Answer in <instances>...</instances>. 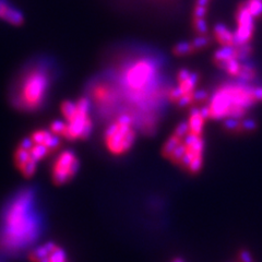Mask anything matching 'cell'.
Segmentation results:
<instances>
[{"label": "cell", "instance_id": "1", "mask_svg": "<svg viewBox=\"0 0 262 262\" xmlns=\"http://www.w3.org/2000/svg\"><path fill=\"white\" fill-rule=\"evenodd\" d=\"M43 226L36 192L32 188H24L11 196L2 213L0 251L19 255L33 249L42 235Z\"/></svg>", "mask_w": 262, "mask_h": 262}, {"label": "cell", "instance_id": "2", "mask_svg": "<svg viewBox=\"0 0 262 262\" xmlns=\"http://www.w3.org/2000/svg\"><path fill=\"white\" fill-rule=\"evenodd\" d=\"M60 110L63 120H56L49 130L66 140H83L92 133L93 121L90 116V101L82 97L77 102L66 101Z\"/></svg>", "mask_w": 262, "mask_h": 262}, {"label": "cell", "instance_id": "3", "mask_svg": "<svg viewBox=\"0 0 262 262\" xmlns=\"http://www.w3.org/2000/svg\"><path fill=\"white\" fill-rule=\"evenodd\" d=\"M51 85L49 71L44 66H35L28 70L20 80L16 102L24 111H35L43 105Z\"/></svg>", "mask_w": 262, "mask_h": 262}, {"label": "cell", "instance_id": "4", "mask_svg": "<svg viewBox=\"0 0 262 262\" xmlns=\"http://www.w3.org/2000/svg\"><path fill=\"white\" fill-rule=\"evenodd\" d=\"M136 124L128 113L120 114L105 131V146L114 155H122L136 141Z\"/></svg>", "mask_w": 262, "mask_h": 262}, {"label": "cell", "instance_id": "5", "mask_svg": "<svg viewBox=\"0 0 262 262\" xmlns=\"http://www.w3.org/2000/svg\"><path fill=\"white\" fill-rule=\"evenodd\" d=\"M79 165V159L73 151L64 150L59 153L54 160L52 166V179L54 184H68L77 175Z\"/></svg>", "mask_w": 262, "mask_h": 262}, {"label": "cell", "instance_id": "6", "mask_svg": "<svg viewBox=\"0 0 262 262\" xmlns=\"http://www.w3.org/2000/svg\"><path fill=\"white\" fill-rule=\"evenodd\" d=\"M237 30L235 32V46L250 44L255 33V18L249 12L245 2L241 3L236 9Z\"/></svg>", "mask_w": 262, "mask_h": 262}, {"label": "cell", "instance_id": "7", "mask_svg": "<svg viewBox=\"0 0 262 262\" xmlns=\"http://www.w3.org/2000/svg\"><path fill=\"white\" fill-rule=\"evenodd\" d=\"M120 93L108 82L100 81L92 88L91 97L95 105L104 112H111L117 104Z\"/></svg>", "mask_w": 262, "mask_h": 262}, {"label": "cell", "instance_id": "8", "mask_svg": "<svg viewBox=\"0 0 262 262\" xmlns=\"http://www.w3.org/2000/svg\"><path fill=\"white\" fill-rule=\"evenodd\" d=\"M30 259L32 262H69L64 250L54 243L36 246L31 250Z\"/></svg>", "mask_w": 262, "mask_h": 262}, {"label": "cell", "instance_id": "9", "mask_svg": "<svg viewBox=\"0 0 262 262\" xmlns=\"http://www.w3.org/2000/svg\"><path fill=\"white\" fill-rule=\"evenodd\" d=\"M14 163L18 170L26 177L34 175L38 166V163L33 159L28 146L23 142H21L19 146L16 147L14 153Z\"/></svg>", "mask_w": 262, "mask_h": 262}, {"label": "cell", "instance_id": "10", "mask_svg": "<svg viewBox=\"0 0 262 262\" xmlns=\"http://www.w3.org/2000/svg\"><path fill=\"white\" fill-rule=\"evenodd\" d=\"M213 34L221 46H235V33L229 31L224 24H217Z\"/></svg>", "mask_w": 262, "mask_h": 262}, {"label": "cell", "instance_id": "11", "mask_svg": "<svg viewBox=\"0 0 262 262\" xmlns=\"http://www.w3.org/2000/svg\"><path fill=\"white\" fill-rule=\"evenodd\" d=\"M206 118L202 116V114L200 112V108L198 107H193L190 112L189 118H188V126H189V131L192 134L195 135H202L203 131V126L204 122H206Z\"/></svg>", "mask_w": 262, "mask_h": 262}, {"label": "cell", "instance_id": "12", "mask_svg": "<svg viewBox=\"0 0 262 262\" xmlns=\"http://www.w3.org/2000/svg\"><path fill=\"white\" fill-rule=\"evenodd\" d=\"M245 4L253 18H262V0H245Z\"/></svg>", "mask_w": 262, "mask_h": 262}, {"label": "cell", "instance_id": "13", "mask_svg": "<svg viewBox=\"0 0 262 262\" xmlns=\"http://www.w3.org/2000/svg\"><path fill=\"white\" fill-rule=\"evenodd\" d=\"M192 53H195L192 42L179 43L174 48V54L177 56H186V55H190Z\"/></svg>", "mask_w": 262, "mask_h": 262}, {"label": "cell", "instance_id": "14", "mask_svg": "<svg viewBox=\"0 0 262 262\" xmlns=\"http://www.w3.org/2000/svg\"><path fill=\"white\" fill-rule=\"evenodd\" d=\"M223 127L226 131H231V133H242L241 120L234 117H227L223 122Z\"/></svg>", "mask_w": 262, "mask_h": 262}, {"label": "cell", "instance_id": "15", "mask_svg": "<svg viewBox=\"0 0 262 262\" xmlns=\"http://www.w3.org/2000/svg\"><path fill=\"white\" fill-rule=\"evenodd\" d=\"M193 29L198 35H208V24L204 18H193Z\"/></svg>", "mask_w": 262, "mask_h": 262}, {"label": "cell", "instance_id": "16", "mask_svg": "<svg viewBox=\"0 0 262 262\" xmlns=\"http://www.w3.org/2000/svg\"><path fill=\"white\" fill-rule=\"evenodd\" d=\"M257 127H258L257 121L251 118H246L241 121L242 133H251V131H255Z\"/></svg>", "mask_w": 262, "mask_h": 262}, {"label": "cell", "instance_id": "17", "mask_svg": "<svg viewBox=\"0 0 262 262\" xmlns=\"http://www.w3.org/2000/svg\"><path fill=\"white\" fill-rule=\"evenodd\" d=\"M207 12H208V7L195 5L192 18H204V16L207 15Z\"/></svg>", "mask_w": 262, "mask_h": 262}, {"label": "cell", "instance_id": "18", "mask_svg": "<svg viewBox=\"0 0 262 262\" xmlns=\"http://www.w3.org/2000/svg\"><path fill=\"white\" fill-rule=\"evenodd\" d=\"M241 262H253V257L248 250H242L239 252Z\"/></svg>", "mask_w": 262, "mask_h": 262}, {"label": "cell", "instance_id": "19", "mask_svg": "<svg viewBox=\"0 0 262 262\" xmlns=\"http://www.w3.org/2000/svg\"><path fill=\"white\" fill-rule=\"evenodd\" d=\"M195 5L208 7L209 6V0H196V4Z\"/></svg>", "mask_w": 262, "mask_h": 262}]
</instances>
